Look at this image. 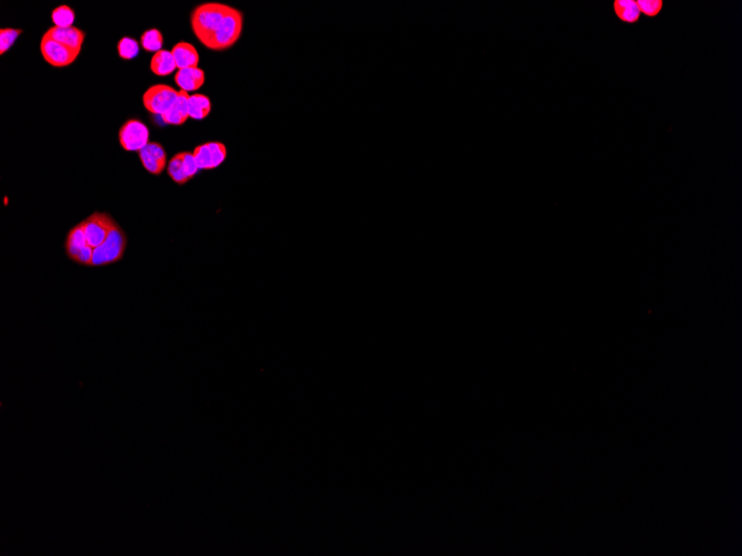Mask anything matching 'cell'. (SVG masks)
<instances>
[{
	"instance_id": "8",
	"label": "cell",
	"mask_w": 742,
	"mask_h": 556,
	"mask_svg": "<svg viewBox=\"0 0 742 556\" xmlns=\"http://www.w3.org/2000/svg\"><path fill=\"white\" fill-rule=\"evenodd\" d=\"M40 53L45 60L56 68L71 66L77 58L78 53L69 49L64 45L50 38L47 35L43 36L40 41Z\"/></svg>"
},
{
	"instance_id": "13",
	"label": "cell",
	"mask_w": 742,
	"mask_h": 556,
	"mask_svg": "<svg viewBox=\"0 0 742 556\" xmlns=\"http://www.w3.org/2000/svg\"><path fill=\"white\" fill-rule=\"evenodd\" d=\"M176 64L178 69L184 68H196L199 64V53L196 48L189 43L180 41L176 44L171 50Z\"/></svg>"
},
{
	"instance_id": "15",
	"label": "cell",
	"mask_w": 742,
	"mask_h": 556,
	"mask_svg": "<svg viewBox=\"0 0 742 556\" xmlns=\"http://www.w3.org/2000/svg\"><path fill=\"white\" fill-rule=\"evenodd\" d=\"M612 7H614V15L623 23L634 25V23H637L641 18L637 0H614Z\"/></svg>"
},
{
	"instance_id": "23",
	"label": "cell",
	"mask_w": 742,
	"mask_h": 556,
	"mask_svg": "<svg viewBox=\"0 0 742 556\" xmlns=\"http://www.w3.org/2000/svg\"><path fill=\"white\" fill-rule=\"evenodd\" d=\"M637 5L641 15L649 18L657 17L663 8L662 0H637Z\"/></svg>"
},
{
	"instance_id": "11",
	"label": "cell",
	"mask_w": 742,
	"mask_h": 556,
	"mask_svg": "<svg viewBox=\"0 0 742 556\" xmlns=\"http://www.w3.org/2000/svg\"><path fill=\"white\" fill-rule=\"evenodd\" d=\"M205 71L199 67L178 69L175 75L176 84L186 93L199 90L205 84Z\"/></svg>"
},
{
	"instance_id": "24",
	"label": "cell",
	"mask_w": 742,
	"mask_h": 556,
	"mask_svg": "<svg viewBox=\"0 0 742 556\" xmlns=\"http://www.w3.org/2000/svg\"><path fill=\"white\" fill-rule=\"evenodd\" d=\"M208 147L211 149V156H213V166L215 169L217 167H219L227 158V148L225 145L222 143H208Z\"/></svg>"
},
{
	"instance_id": "7",
	"label": "cell",
	"mask_w": 742,
	"mask_h": 556,
	"mask_svg": "<svg viewBox=\"0 0 742 556\" xmlns=\"http://www.w3.org/2000/svg\"><path fill=\"white\" fill-rule=\"evenodd\" d=\"M149 128L138 119L127 120L118 134L120 146L126 152H141L149 143Z\"/></svg>"
},
{
	"instance_id": "9",
	"label": "cell",
	"mask_w": 742,
	"mask_h": 556,
	"mask_svg": "<svg viewBox=\"0 0 742 556\" xmlns=\"http://www.w3.org/2000/svg\"><path fill=\"white\" fill-rule=\"evenodd\" d=\"M138 157L150 175L160 176L167 168V152L161 143H148L138 152Z\"/></svg>"
},
{
	"instance_id": "4",
	"label": "cell",
	"mask_w": 742,
	"mask_h": 556,
	"mask_svg": "<svg viewBox=\"0 0 742 556\" xmlns=\"http://www.w3.org/2000/svg\"><path fill=\"white\" fill-rule=\"evenodd\" d=\"M64 251L73 263L91 267L94 249L88 245L82 222L71 228L64 242Z\"/></svg>"
},
{
	"instance_id": "5",
	"label": "cell",
	"mask_w": 742,
	"mask_h": 556,
	"mask_svg": "<svg viewBox=\"0 0 742 556\" xmlns=\"http://www.w3.org/2000/svg\"><path fill=\"white\" fill-rule=\"evenodd\" d=\"M178 95L179 91L170 86L154 85L143 93V106L150 114L161 117L175 105Z\"/></svg>"
},
{
	"instance_id": "1",
	"label": "cell",
	"mask_w": 742,
	"mask_h": 556,
	"mask_svg": "<svg viewBox=\"0 0 742 556\" xmlns=\"http://www.w3.org/2000/svg\"><path fill=\"white\" fill-rule=\"evenodd\" d=\"M232 7L220 3H206L193 9L190 16L193 32L204 46H207L213 34L219 28L224 18Z\"/></svg>"
},
{
	"instance_id": "12",
	"label": "cell",
	"mask_w": 742,
	"mask_h": 556,
	"mask_svg": "<svg viewBox=\"0 0 742 556\" xmlns=\"http://www.w3.org/2000/svg\"><path fill=\"white\" fill-rule=\"evenodd\" d=\"M189 93L186 91H179L178 98L176 100L175 105L167 111L166 114L161 116V119L167 125H182L189 118L188 111V101H189Z\"/></svg>"
},
{
	"instance_id": "17",
	"label": "cell",
	"mask_w": 742,
	"mask_h": 556,
	"mask_svg": "<svg viewBox=\"0 0 742 556\" xmlns=\"http://www.w3.org/2000/svg\"><path fill=\"white\" fill-rule=\"evenodd\" d=\"M141 46L147 53H156L163 50L164 37L160 30L157 28L145 30L141 37Z\"/></svg>"
},
{
	"instance_id": "22",
	"label": "cell",
	"mask_w": 742,
	"mask_h": 556,
	"mask_svg": "<svg viewBox=\"0 0 742 556\" xmlns=\"http://www.w3.org/2000/svg\"><path fill=\"white\" fill-rule=\"evenodd\" d=\"M23 34V29L14 28H1L0 29V55L3 56L15 44L18 37Z\"/></svg>"
},
{
	"instance_id": "10",
	"label": "cell",
	"mask_w": 742,
	"mask_h": 556,
	"mask_svg": "<svg viewBox=\"0 0 742 556\" xmlns=\"http://www.w3.org/2000/svg\"><path fill=\"white\" fill-rule=\"evenodd\" d=\"M45 35H47L59 44L64 45V47H67L78 55L82 51V44L86 38V32L73 26L69 28L50 27L49 29L45 32Z\"/></svg>"
},
{
	"instance_id": "20",
	"label": "cell",
	"mask_w": 742,
	"mask_h": 556,
	"mask_svg": "<svg viewBox=\"0 0 742 556\" xmlns=\"http://www.w3.org/2000/svg\"><path fill=\"white\" fill-rule=\"evenodd\" d=\"M117 50L120 58L123 60H132L137 57L141 46H139V43L132 37H123L118 43Z\"/></svg>"
},
{
	"instance_id": "2",
	"label": "cell",
	"mask_w": 742,
	"mask_h": 556,
	"mask_svg": "<svg viewBox=\"0 0 742 556\" xmlns=\"http://www.w3.org/2000/svg\"><path fill=\"white\" fill-rule=\"evenodd\" d=\"M243 28V14L238 9L231 8L228 15L224 18L219 28L208 41L206 48L215 51L227 50L239 40Z\"/></svg>"
},
{
	"instance_id": "19",
	"label": "cell",
	"mask_w": 742,
	"mask_h": 556,
	"mask_svg": "<svg viewBox=\"0 0 742 556\" xmlns=\"http://www.w3.org/2000/svg\"><path fill=\"white\" fill-rule=\"evenodd\" d=\"M75 18H76L75 12L67 5L57 7L51 12V21H53L55 27H59V28L73 27Z\"/></svg>"
},
{
	"instance_id": "14",
	"label": "cell",
	"mask_w": 742,
	"mask_h": 556,
	"mask_svg": "<svg viewBox=\"0 0 742 556\" xmlns=\"http://www.w3.org/2000/svg\"><path fill=\"white\" fill-rule=\"evenodd\" d=\"M150 69H152V73H155L156 76L159 77L169 76L171 73H175V70L177 69V64H176L175 58H173L171 51L163 49L152 56V62H150Z\"/></svg>"
},
{
	"instance_id": "6",
	"label": "cell",
	"mask_w": 742,
	"mask_h": 556,
	"mask_svg": "<svg viewBox=\"0 0 742 556\" xmlns=\"http://www.w3.org/2000/svg\"><path fill=\"white\" fill-rule=\"evenodd\" d=\"M82 223L88 245L95 250L107 239L116 220L109 213L96 211L85 220H82Z\"/></svg>"
},
{
	"instance_id": "21",
	"label": "cell",
	"mask_w": 742,
	"mask_h": 556,
	"mask_svg": "<svg viewBox=\"0 0 742 556\" xmlns=\"http://www.w3.org/2000/svg\"><path fill=\"white\" fill-rule=\"evenodd\" d=\"M193 154L199 170L215 169L213 156H211V149L208 147V143H204V145H199V146H197L196 148H195V150H193Z\"/></svg>"
},
{
	"instance_id": "18",
	"label": "cell",
	"mask_w": 742,
	"mask_h": 556,
	"mask_svg": "<svg viewBox=\"0 0 742 556\" xmlns=\"http://www.w3.org/2000/svg\"><path fill=\"white\" fill-rule=\"evenodd\" d=\"M182 158H184V152L176 154L170 159L168 166H167V172H168L170 178L173 179V182L179 184V186H184L190 181L187 176H186V172H184Z\"/></svg>"
},
{
	"instance_id": "16",
	"label": "cell",
	"mask_w": 742,
	"mask_h": 556,
	"mask_svg": "<svg viewBox=\"0 0 742 556\" xmlns=\"http://www.w3.org/2000/svg\"><path fill=\"white\" fill-rule=\"evenodd\" d=\"M211 100L209 99V97L202 95V93H195L193 96L189 97V101H188V111H189V118L195 120H204L209 116L211 112Z\"/></svg>"
},
{
	"instance_id": "3",
	"label": "cell",
	"mask_w": 742,
	"mask_h": 556,
	"mask_svg": "<svg viewBox=\"0 0 742 556\" xmlns=\"http://www.w3.org/2000/svg\"><path fill=\"white\" fill-rule=\"evenodd\" d=\"M126 247V233L116 222L103 245L95 249L91 267H103L118 263L123 259Z\"/></svg>"
},
{
	"instance_id": "25",
	"label": "cell",
	"mask_w": 742,
	"mask_h": 556,
	"mask_svg": "<svg viewBox=\"0 0 742 556\" xmlns=\"http://www.w3.org/2000/svg\"><path fill=\"white\" fill-rule=\"evenodd\" d=\"M182 163H184V169L186 172L188 179L191 180L193 177H196L197 173L199 172L198 166H197L196 160L193 157V152H184V158H182Z\"/></svg>"
}]
</instances>
